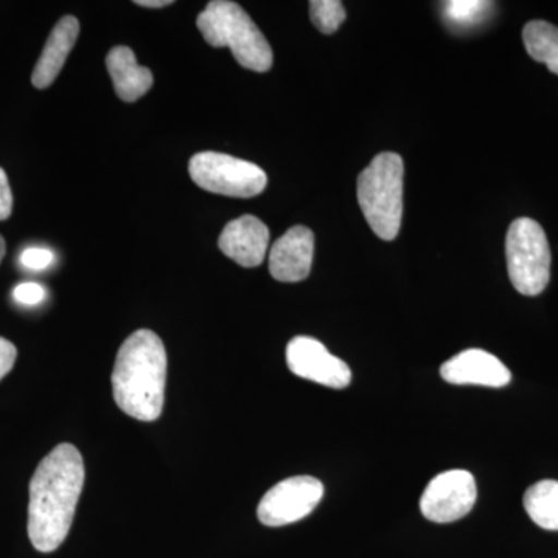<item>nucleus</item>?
Masks as SVG:
<instances>
[{
    "instance_id": "1",
    "label": "nucleus",
    "mask_w": 558,
    "mask_h": 558,
    "mask_svg": "<svg viewBox=\"0 0 558 558\" xmlns=\"http://www.w3.org/2000/svg\"><path fill=\"white\" fill-rule=\"evenodd\" d=\"M84 476L83 457L72 444H60L40 461L28 505V537L39 553H53L68 538Z\"/></svg>"
},
{
    "instance_id": "2",
    "label": "nucleus",
    "mask_w": 558,
    "mask_h": 558,
    "mask_svg": "<svg viewBox=\"0 0 558 558\" xmlns=\"http://www.w3.org/2000/svg\"><path fill=\"white\" fill-rule=\"evenodd\" d=\"M167 368L160 337L149 329L132 333L121 344L113 366V399L119 409L137 421H157L163 411Z\"/></svg>"
},
{
    "instance_id": "3",
    "label": "nucleus",
    "mask_w": 558,
    "mask_h": 558,
    "mask_svg": "<svg viewBox=\"0 0 558 558\" xmlns=\"http://www.w3.org/2000/svg\"><path fill=\"white\" fill-rule=\"evenodd\" d=\"M196 24L209 46L229 47L242 68L263 73L274 64L269 40L240 3L213 0L197 16Z\"/></svg>"
},
{
    "instance_id": "4",
    "label": "nucleus",
    "mask_w": 558,
    "mask_h": 558,
    "mask_svg": "<svg viewBox=\"0 0 558 558\" xmlns=\"http://www.w3.org/2000/svg\"><path fill=\"white\" fill-rule=\"evenodd\" d=\"M403 160L381 153L359 175L357 199L371 230L384 241L399 234L403 215Z\"/></svg>"
},
{
    "instance_id": "5",
    "label": "nucleus",
    "mask_w": 558,
    "mask_h": 558,
    "mask_svg": "<svg viewBox=\"0 0 558 558\" xmlns=\"http://www.w3.org/2000/svg\"><path fill=\"white\" fill-rule=\"evenodd\" d=\"M506 259L510 281L521 295L537 296L548 288L550 248L537 220H513L506 236Z\"/></svg>"
},
{
    "instance_id": "6",
    "label": "nucleus",
    "mask_w": 558,
    "mask_h": 558,
    "mask_svg": "<svg viewBox=\"0 0 558 558\" xmlns=\"http://www.w3.org/2000/svg\"><path fill=\"white\" fill-rule=\"evenodd\" d=\"M190 175L202 190L222 196H258L267 186V174L258 165L229 154L199 153L191 157Z\"/></svg>"
},
{
    "instance_id": "7",
    "label": "nucleus",
    "mask_w": 558,
    "mask_h": 558,
    "mask_svg": "<svg viewBox=\"0 0 558 558\" xmlns=\"http://www.w3.org/2000/svg\"><path fill=\"white\" fill-rule=\"evenodd\" d=\"M323 495L322 481L314 476H292L264 495L258 506V519L264 526H288L314 512Z\"/></svg>"
},
{
    "instance_id": "8",
    "label": "nucleus",
    "mask_w": 558,
    "mask_h": 558,
    "mask_svg": "<svg viewBox=\"0 0 558 558\" xmlns=\"http://www.w3.org/2000/svg\"><path fill=\"white\" fill-rule=\"evenodd\" d=\"M475 478L468 470H449L429 481L421 498V512L433 523L464 519L476 502Z\"/></svg>"
},
{
    "instance_id": "9",
    "label": "nucleus",
    "mask_w": 558,
    "mask_h": 558,
    "mask_svg": "<svg viewBox=\"0 0 558 558\" xmlns=\"http://www.w3.org/2000/svg\"><path fill=\"white\" fill-rule=\"evenodd\" d=\"M289 369L301 379L323 387L343 389L352 379L351 368L343 360L330 354L322 341L312 337H295L286 349Z\"/></svg>"
},
{
    "instance_id": "10",
    "label": "nucleus",
    "mask_w": 558,
    "mask_h": 558,
    "mask_svg": "<svg viewBox=\"0 0 558 558\" xmlns=\"http://www.w3.org/2000/svg\"><path fill=\"white\" fill-rule=\"evenodd\" d=\"M440 377L453 385L502 388L510 384L512 374L508 366L490 352L468 349L440 366Z\"/></svg>"
},
{
    "instance_id": "11",
    "label": "nucleus",
    "mask_w": 558,
    "mask_h": 558,
    "mask_svg": "<svg viewBox=\"0 0 558 558\" xmlns=\"http://www.w3.org/2000/svg\"><path fill=\"white\" fill-rule=\"evenodd\" d=\"M314 233L296 226L286 231L270 250L269 270L279 282H300L310 277L314 260Z\"/></svg>"
},
{
    "instance_id": "12",
    "label": "nucleus",
    "mask_w": 558,
    "mask_h": 558,
    "mask_svg": "<svg viewBox=\"0 0 558 558\" xmlns=\"http://www.w3.org/2000/svg\"><path fill=\"white\" fill-rule=\"evenodd\" d=\"M270 231L255 216H241L227 223L219 236V248L242 267H258L269 248Z\"/></svg>"
},
{
    "instance_id": "13",
    "label": "nucleus",
    "mask_w": 558,
    "mask_h": 558,
    "mask_svg": "<svg viewBox=\"0 0 558 558\" xmlns=\"http://www.w3.org/2000/svg\"><path fill=\"white\" fill-rule=\"evenodd\" d=\"M78 35L80 22L76 17L64 16L58 21L33 70L32 83L36 89H47L58 78Z\"/></svg>"
},
{
    "instance_id": "14",
    "label": "nucleus",
    "mask_w": 558,
    "mask_h": 558,
    "mask_svg": "<svg viewBox=\"0 0 558 558\" xmlns=\"http://www.w3.org/2000/svg\"><path fill=\"white\" fill-rule=\"evenodd\" d=\"M106 65L113 89L120 100L134 102L148 94L154 84V76L148 68L137 62L134 51L126 46L113 47L106 57Z\"/></svg>"
},
{
    "instance_id": "15",
    "label": "nucleus",
    "mask_w": 558,
    "mask_h": 558,
    "mask_svg": "<svg viewBox=\"0 0 558 558\" xmlns=\"http://www.w3.org/2000/svg\"><path fill=\"white\" fill-rule=\"evenodd\" d=\"M529 519L546 531H558V481L543 480L527 488L523 498Z\"/></svg>"
},
{
    "instance_id": "16",
    "label": "nucleus",
    "mask_w": 558,
    "mask_h": 558,
    "mask_svg": "<svg viewBox=\"0 0 558 558\" xmlns=\"http://www.w3.org/2000/svg\"><path fill=\"white\" fill-rule=\"evenodd\" d=\"M523 40L529 57L558 75V27L546 21H531L524 25Z\"/></svg>"
},
{
    "instance_id": "17",
    "label": "nucleus",
    "mask_w": 558,
    "mask_h": 558,
    "mask_svg": "<svg viewBox=\"0 0 558 558\" xmlns=\"http://www.w3.org/2000/svg\"><path fill=\"white\" fill-rule=\"evenodd\" d=\"M311 20L315 27L325 35L339 31L347 20V10L340 0H312L310 3Z\"/></svg>"
},
{
    "instance_id": "18",
    "label": "nucleus",
    "mask_w": 558,
    "mask_h": 558,
    "mask_svg": "<svg viewBox=\"0 0 558 558\" xmlns=\"http://www.w3.org/2000/svg\"><path fill=\"white\" fill-rule=\"evenodd\" d=\"M490 5V2H480V0H454L446 3V16L457 24H472Z\"/></svg>"
},
{
    "instance_id": "19",
    "label": "nucleus",
    "mask_w": 558,
    "mask_h": 558,
    "mask_svg": "<svg viewBox=\"0 0 558 558\" xmlns=\"http://www.w3.org/2000/svg\"><path fill=\"white\" fill-rule=\"evenodd\" d=\"M54 256L49 248H25L21 255V264L28 270H44L51 266Z\"/></svg>"
},
{
    "instance_id": "20",
    "label": "nucleus",
    "mask_w": 558,
    "mask_h": 558,
    "mask_svg": "<svg viewBox=\"0 0 558 558\" xmlns=\"http://www.w3.org/2000/svg\"><path fill=\"white\" fill-rule=\"evenodd\" d=\"M46 289L36 282H22L13 292L14 300L24 306H38L46 300Z\"/></svg>"
},
{
    "instance_id": "21",
    "label": "nucleus",
    "mask_w": 558,
    "mask_h": 558,
    "mask_svg": "<svg viewBox=\"0 0 558 558\" xmlns=\"http://www.w3.org/2000/svg\"><path fill=\"white\" fill-rule=\"evenodd\" d=\"M17 349L11 341L0 337V380L13 369L14 362H16Z\"/></svg>"
},
{
    "instance_id": "22",
    "label": "nucleus",
    "mask_w": 558,
    "mask_h": 558,
    "mask_svg": "<svg viewBox=\"0 0 558 558\" xmlns=\"http://www.w3.org/2000/svg\"><path fill=\"white\" fill-rule=\"evenodd\" d=\"M13 211V194H11L7 172L0 168V220L9 219Z\"/></svg>"
},
{
    "instance_id": "23",
    "label": "nucleus",
    "mask_w": 558,
    "mask_h": 558,
    "mask_svg": "<svg viewBox=\"0 0 558 558\" xmlns=\"http://www.w3.org/2000/svg\"><path fill=\"white\" fill-rule=\"evenodd\" d=\"M137 5L146 7V9H163L171 5V0H137Z\"/></svg>"
},
{
    "instance_id": "24",
    "label": "nucleus",
    "mask_w": 558,
    "mask_h": 558,
    "mask_svg": "<svg viewBox=\"0 0 558 558\" xmlns=\"http://www.w3.org/2000/svg\"><path fill=\"white\" fill-rule=\"evenodd\" d=\"M5 252H7L5 240H3L2 236H0V263H2L3 256H5Z\"/></svg>"
}]
</instances>
